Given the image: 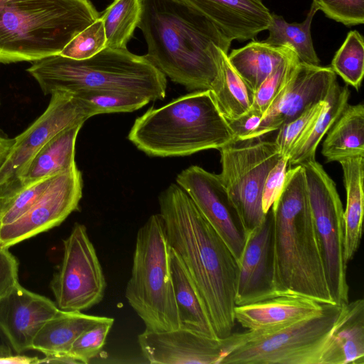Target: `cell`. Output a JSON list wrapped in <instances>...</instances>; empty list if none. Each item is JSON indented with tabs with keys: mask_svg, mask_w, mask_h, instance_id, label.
<instances>
[{
	"mask_svg": "<svg viewBox=\"0 0 364 364\" xmlns=\"http://www.w3.org/2000/svg\"><path fill=\"white\" fill-rule=\"evenodd\" d=\"M171 247L192 278L216 337L233 332L237 261L188 194L172 183L159 196Z\"/></svg>",
	"mask_w": 364,
	"mask_h": 364,
	"instance_id": "cell-1",
	"label": "cell"
},
{
	"mask_svg": "<svg viewBox=\"0 0 364 364\" xmlns=\"http://www.w3.org/2000/svg\"><path fill=\"white\" fill-rule=\"evenodd\" d=\"M138 28L146 58L166 77L194 92L210 90L232 41L177 0H141Z\"/></svg>",
	"mask_w": 364,
	"mask_h": 364,
	"instance_id": "cell-2",
	"label": "cell"
},
{
	"mask_svg": "<svg viewBox=\"0 0 364 364\" xmlns=\"http://www.w3.org/2000/svg\"><path fill=\"white\" fill-rule=\"evenodd\" d=\"M269 210L276 296H300L334 304L301 165L287 171L282 191Z\"/></svg>",
	"mask_w": 364,
	"mask_h": 364,
	"instance_id": "cell-3",
	"label": "cell"
},
{
	"mask_svg": "<svg viewBox=\"0 0 364 364\" xmlns=\"http://www.w3.org/2000/svg\"><path fill=\"white\" fill-rule=\"evenodd\" d=\"M27 72L45 95L55 91L77 95L110 90L156 101L163 100L166 92V77L144 55L134 54L127 48H105L85 60L53 55L33 62Z\"/></svg>",
	"mask_w": 364,
	"mask_h": 364,
	"instance_id": "cell-4",
	"label": "cell"
},
{
	"mask_svg": "<svg viewBox=\"0 0 364 364\" xmlns=\"http://www.w3.org/2000/svg\"><path fill=\"white\" fill-rule=\"evenodd\" d=\"M129 140L149 156H183L234 139L210 90L191 92L136 118Z\"/></svg>",
	"mask_w": 364,
	"mask_h": 364,
	"instance_id": "cell-5",
	"label": "cell"
},
{
	"mask_svg": "<svg viewBox=\"0 0 364 364\" xmlns=\"http://www.w3.org/2000/svg\"><path fill=\"white\" fill-rule=\"evenodd\" d=\"M100 16L89 0H0V63L59 54Z\"/></svg>",
	"mask_w": 364,
	"mask_h": 364,
	"instance_id": "cell-6",
	"label": "cell"
},
{
	"mask_svg": "<svg viewBox=\"0 0 364 364\" xmlns=\"http://www.w3.org/2000/svg\"><path fill=\"white\" fill-rule=\"evenodd\" d=\"M347 304H324L321 312L266 332L232 333L222 339L220 364H323Z\"/></svg>",
	"mask_w": 364,
	"mask_h": 364,
	"instance_id": "cell-7",
	"label": "cell"
},
{
	"mask_svg": "<svg viewBox=\"0 0 364 364\" xmlns=\"http://www.w3.org/2000/svg\"><path fill=\"white\" fill-rule=\"evenodd\" d=\"M171 246L160 213L139 229L125 297L147 330L180 328L170 267Z\"/></svg>",
	"mask_w": 364,
	"mask_h": 364,
	"instance_id": "cell-8",
	"label": "cell"
},
{
	"mask_svg": "<svg viewBox=\"0 0 364 364\" xmlns=\"http://www.w3.org/2000/svg\"><path fill=\"white\" fill-rule=\"evenodd\" d=\"M219 151L222 169L218 176L246 237L266 217L262 208L264 183L282 156L274 141L262 136L234 139Z\"/></svg>",
	"mask_w": 364,
	"mask_h": 364,
	"instance_id": "cell-9",
	"label": "cell"
},
{
	"mask_svg": "<svg viewBox=\"0 0 364 364\" xmlns=\"http://www.w3.org/2000/svg\"><path fill=\"white\" fill-rule=\"evenodd\" d=\"M310 207L321 242L327 282L336 304L349 302L343 259V208L336 186L316 159L301 164Z\"/></svg>",
	"mask_w": 364,
	"mask_h": 364,
	"instance_id": "cell-10",
	"label": "cell"
},
{
	"mask_svg": "<svg viewBox=\"0 0 364 364\" xmlns=\"http://www.w3.org/2000/svg\"><path fill=\"white\" fill-rule=\"evenodd\" d=\"M63 242V259L50 284L55 304L63 311L87 310L102 300L106 288L95 248L78 223Z\"/></svg>",
	"mask_w": 364,
	"mask_h": 364,
	"instance_id": "cell-11",
	"label": "cell"
},
{
	"mask_svg": "<svg viewBox=\"0 0 364 364\" xmlns=\"http://www.w3.org/2000/svg\"><path fill=\"white\" fill-rule=\"evenodd\" d=\"M100 114L91 102L66 91H55L45 111L22 133L14 138L0 167V184L16 176L48 141L63 130Z\"/></svg>",
	"mask_w": 364,
	"mask_h": 364,
	"instance_id": "cell-12",
	"label": "cell"
},
{
	"mask_svg": "<svg viewBox=\"0 0 364 364\" xmlns=\"http://www.w3.org/2000/svg\"><path fill=\"white\" fill-rule=\"evenodd\" d=\"M82 173L77 165L57 175L48 188L20 218L0 226V247L9 248L60 225L79 208Z\"/></svg>",
	"mask_w": 364,
	"mask_h": 364,
	"instance_id": "cell-13",
	"label": "cell"
},
{
	"mask_svg": "<svg viewBox=\"0 0 364 364\" xmlns=\"http://www.w3.org/2000/svg\"><path fill=\"white\" fill-rule=\"evenodd\" d=\"M176 180L237 261L245 245V235L219 176L198 166H191L178 173Z\"/></svg>",
	"mask_w": 364,
	"mask_h": 364,
	"instance_id": "cell-14",
	"label": "cell"
},
{
	"mask_svg": "<svg viewBox=\"0 0 364 364\" xmlns=\"http://www.w3.org/2000/svg\"><path fill=\"white\" fill-rule=\"evenodd\" d=\"M336 81V75L331 67L312 65L299 61L251 137H263L278 130L312 105L324 101Z\"/></svg>",
	"mask_w": 364,
	"mask_h": 364,
	"instance_id": "cell-15",
	"label": "cell"
},
{
	"mask_svg": "<svg viewBox=\"0 0 364 364\" xmlns=\"http://www.w3.org/2000/svg\"><path fill=\"white\" fill-rule=\"evenodd\" d=\"M237 264L236 306L262 301L277 296L273 282L270 210L262 223L246 235Z\"/></svg>",
	"mask_w": 364,
	"mask_h": 364,
	"instance_id": "cell-16",
	"label": "cell"
},
{
	"mask_svg": "<svg viewBox=\"0 0 364 364\" xmlns=\"http://www.w3.org/2000/svg\"><path fill=\"white\" fill-rule=\"evenodd\" d=\"M58 309L50 299L18 282L0 299V336L17 354L31 350L38 331Z\"/></svg>",
	"mask_w": 364,
	"mask_h": 364,
	"instance_id": "cell-17",
	"label": "cell"
},
{
	"mask_svg": "<svg viewBox=\"0 0 364 364\" xmlns=\"http://www.w3.org/2000/svg\"><path fill=\"white\" fill-rule=\"evenodd\" d=\"M144 357L153 364H220L223 343L183 328L156 332L145 329L138 336Z\"/></svg>",
	"mask_w": 364,
	"mask_h": 364,
	"instance_id": "cell-18",
	"label": "cell"
},
{
	"mask_svg": "<svg viewBox=\"0 0 364 364\" xmlns=\"http://www.w3.org/2000/svg\"><path fill=\"white\" fill-rule=\"evenodd\" d=\"M203 16L232 41L253 40L272 16L262 0H177Z\"/></svg>",
	"mask_w": 364,
	"mask_h": 364,
	"instance_id": "cell-19",
	"label": "cell"
},
{
	"mask_svg": "<svg viewBox=\"0 0 364 364\" xmlns=\"http://www.w3.org/2000/svg\"><path fill=\"white\" fill-rule=\"evenodd\" d=\"M324 304L294 295H280L234 310L235 322L248 331L279 329L321 312Z\"/></svg>",
	"mask_w": 364,
	"mask_h": 364,
	"instance_id": "cell-20",
	"label": "cell"
},
{
	"mask_svg": "<svg viewBox=\"0 0 364 364\" xmlns=\"http://www.w3.org/2000/svg\"><path fill=\"white\" fill-rule=\"evenodd\" d=\"M170 267L180 328L219 340L196 286L181 259L171 247Z\"/></svg>",
	"mask_w": 364,
	"mask_h": 364,
	"instance_id": "cell-21",
	"label": "cell"
},
{
	"mask_svg": "<svg viewBox=\"0 0 364 364\" xmlns=\"http://www.w3.org/2000/svg\"><path fill=\"white\" fill-rule=\"evenodd\" d=\"M343 170L346 191L343 210V259L348 264L360 245L363 218L364 156L349 157L338 161Z\"/></svg>",
	"mask_w": 364,
	"mask_h": 364,
	"instance_id": "cell-22",
	"label": "cell"
},
{
	"mask_svg": "<svg viewBox=\"0 0 364 364\" xmlns=\"http://www.w3.org/2000/svg\"><path fill=\"white\" fill-rule=\"evenodd\" d=\"M82 125L67 128L54 136L40 148L14 176H18L26 181H33L70 170L76 166L75 142Z\"/></svg>",
	"mask_w": 364,
	"mask_h": 364,
	"instance_id": "cell-23",
	"label": "cell"
},
{
	"mask_svg": "<svg viewBox=\"0 0 364 364\" xmlns=\"http://www.w3.org/2000/svg\"><path fill=\"white\" fill-rule=\"evenodd\" d=\"M105 318L78 311L58 309L38 331L31 349L41 352L45 356L68 354L73 343L82 332Z\"/></svg>",
	"mask_w": 364,
	"mask_h": 364,
	"instance_id": "cell-24",
	"label": "cell"
},
{
	"mask_svg": "<svg viewBox=\"0 0 364 364\" xmlns=\"http://www.w3.org/2000/svg\"><path fill=\"white\" fill-rule=\"evenodd\" d=\"M294 51L288 46H274L252 41L228 55L229 61L254 92L275 68Z\"/></svg>",
	"mask_w": 364,
	"mask_h": 364,
	"instance_id": "cell-25",
	"label": "cell"
},
{
	"mask_svg": "<svg viewBox=\"0 0 364 364\" xmlns=\"http://www.w3.org/2000/svg\"><path fill=\"white\" fill-rule=\"evenodd\" d=\"M321 153L328 162L364 156V107L347 105L326 133Z\"/></svg>",
	"mask_w": 364,
	"mask_h": 364,
	"instance_id": "cell-26",
	"label": "cell"
},
{
	"mask_svg": "<svg viewBox=\"0 0 364 364\" xmlns=\"http://www.w3.org/2000/svg\"><path fill=\"white\" fill-rule=\"evenodd\" d=\"M350 90L336 81L331 87L319 115L297 142L289 156V167L315 159L317 146L348 105Z\"/></svg>",
	"mask_w": 364,
	"mask_h": 364,
	"instance_id": "cell-27",
	"label": "cell"
},
{
	"mask_svg": "<svg viewBox=\"0 0 364 364\" xmlns=\"http://www.w3.org/2000/svg\"><path fill=\"white\" fill-rule=\"evenodd\" d=\"M364 363V301L348 302L346 317L333 335L323 364Z\"/></svg>",
	"mask_w": 364,
	"mask_h": 364,
	"instance_id": "cell-28",
	"label": "cell"
},
{
	"mask_svg": "<svg viewBox=\"0 0 364 364\" xmlns=\"http://www.w3.org/2000/svg\"><path fill=\"white\" fill-rule=\"evenodd\" d=\"M222 50V63L210 90L223 115L235 119L247 112L253 103L254 92L250 89Z\"/></svg>",
	"mask_w": 364,
	"mask_h": 364,
	"instance_id": "cell-29",
	"label": "cell"
},
{
	"mask_svg": "<svg viewBox=\"0 0 364 364\" xmlns=\"http://www.w3.org/2000/svg\"><path fill=\"white\" fill-rule=\"evenodd\" d=\"M316 10L311 6L305 20L289 23L282 16L272 13V21L264 43L274 46H288L293 49L300 62L320 65L311 35V25Z\"/></svg>",
	"mask_w": 364,
	"mask_h": 364,
	"instance_id": "cell-30",
	"label": "cell"
},
{
	"mask_svg": "<svg viewBox=\"0 0 364 364\" xmlns=\"http://www.w3.org/2000/svg\"><path fill=\"white\" fill-rule=\"evenodd\" d=\"M56 176L33 181L14 176L1 183L0 226L11 223L23 215L48 188Z\"/></svg>",
	"mask_w": 364,
	"mask_h": 364,
	"instance_id": "cell-31",
	"label": "cell"
},
{
	"mask_svg": "<svg viewBox=\"0 0 364 364\" xmlns=\"http://www.w3.org/2000/svg\"><path fill=\"white\" fill-rule=\"evenodd\" d=\"M141 16V0H113L100 16L106 36V48H127Z\"/></svg>",
	"mask_w": 364,
	"mask_h": 364,
	"instance_id": "cell-32",
	"label": "cell"
},
{
	"mask_svg": "<svg viewBox=\"0 0 364 364\" xmlns=\"http://www.w3.org/2000/svg\"><path fill=\"white\" fill-rule=\"evenodd\" d=\"M331 68L346 84L360 88L364 74V41L358 31L348 32L333 56Z\"/></svg>",
	"mask_w": 364,
	"mask_h": 364,
	"instance_id": "cell-33",
	"label": "cell"
},
{
	"mask_svg": "<svg viewBox=\"0 0 364 364\" xmlns=\"http://www.w3.org/2000/svg\"><path fill=\"white\" fill-rule=\"evenodd\" d=\"M299 60L294 52L279 64L254 92L253 103L250 109L262 115L285 86Z\"/></svg>",
	"mask_w": 364,
	"mask_h": 364,
	"instance_id": "cell-34",
	"label": "cell"
},
{
	"mask_svg": "<svg viewBox=\"0 0 364 364\" xmlns=\"http://www.w3.org/2000/svg\"><path fill=\"white\" fill-rule=\"evenodd\" d=\"M73 95L95 105L100 114L133 112L150 102L148 98L134 93L110 90L86 91Z\"/></svg>",
	"mask_w": 364,
	"mask_h": 364,
	"instance_id": "cell-35",
	"label": "cell"
},
{
	"mask_svg": "<svg viewBox=\"0 0 364 364\" xmlns=\"http://www.w3.org/2000/svg\"><path fill=\"white\" fill-rule=\"evenodd\" d=\"M106 48V36L100 16L74 36L59 55L75 59L90 58Z\"/></svg>",
	"mask_w": 364,
	"mask_h": 364,
	"instance_id": "cell-36",
	"label": "cell"
},
{
	"mask_svg": "<svg viewBox=\"0 0 364 364\" xmlns=\"http://www.w3.org/2000/svg\"><path fill=\"white\" fill-rule=\"evenodd\" d=\"M114 318L106 317L82 332L73 343L68 354L78 363H89L102 349Z\"/></svg>",
	"mask_w": 364,
	"mask_h": 364,
	"instance_id": "cell-37",
	"label": "cell"
},
{
	"mask_svg": "<svg viewBox=\"0 0 364 364\" xmlns=\"http://www.w3.org/2000/svg\"><path fill=\"white\" fill-rule=\"evenodd\" d=\"M324 104L325 100L312 105L295 119L278 129L274 142L282 156L289 158L291 151L310 129Z\"/></svg>",
	"mask_w": 364,
	"mask_h": 364,
	"instance_id": "cell-38",
	"label": "cell"
},
{
	"mask_svg": "<svg viewBox=\"0 0 364 364\" xmlns=\"http://www.w3.org/2000/svg\"><path fill=\"white\" fill-rule=\"evenodd\" d=\"M311 6L346 26L364 23V0H312Z\"/></svg>",
	"mask_w": 364,
	"mask_h": 364,
	"instance_id": "cell-39",
	"label": "cell"
},
{
	"mask_svg": "<svg viewBox=\"0 0 364 364\" xmlns=\"http://www.w3.org/2000/svg\"><path fill=\"white\" fill-rule=\"evenodd\" d=\"M289 158L282 156L269 171L263 186L262 208L267 214L280 195L285 181Z\"/></svg>",
	"mask_w": 364,
	"mask_h": 364,
	"instance_id": "cell-40",
	"label": "cell"
},
{
	"mask_svg": "<svg viewBox=\"0 0 364 364\" xmlns=\"http://www.w3.org/2000/svg\"><path fill=\"white\" fill-rule=\"evenodd\" d=\"M18 283V262L9 251L0 247V299Z\"/></svg>",
	"mask_w": 364,
	"mask_h": 364,
	"instance_id": "cell-41",
	"label": "cell"
},
{
	"mask_svg": "<svg viewBox=\"0 0 364 364\" xmlns=\"http://www.w3.org/2000/svg\"><path fill=\"white\" fill-rule=\"evenodd\" d=\"M263 115L255 109H250L247 112L235 119L228 120L233 133L234 139L250 138L260 124Z\"/></svg>",
	"mask_w": 364,
	"mask_h": 364,
	"instance_id": "cell-42",
	"label": "cell"
},
{
	"mask_svg": "<svg viewBox=\"0 0 364 364\" xmlns=\"http://www.w3.org/2000/svg\"><path fill=\"white\" fill-rule=\"evenodd\" d=\"M39 358L25 355H9L0 357V364H37Z\"/></svg>",
	"mask_w": 364,
	"mask_h": 364,
	"instance_id": "cell-43",
	"label": "cell"
},
{
	"mask_svg": "<svg viewBox=\"0 0 364 364\" xmlns=\"http://www.w3.org/2000/svg\"><path fill=\"white\" fill-rule=\"evenodd\" d=\"M38 363H78L68 354L45 356L39 358Z\"/></svg>",
	"mask_w": 364,
	"mask_h": 364,
	"instance_id": "cell-44",
	"label": "cell"
},
{
	"mask_svg": "<svg viewBox=\"0 0 364 364\" xmlns=\"http://www.w3.org/2000/svg\"><path fill=\"white\" fill-rule=\"evenodd\" d=\"M14 142V138H9L0 134V167L4 162Z\"/></svg>",
	"mask_w": 364,
	"mask_h": 364,
	"instance_id": "cell-45",
	"label": "cell"
},
{
	"mask_svg": "<svg viewBox=\"0 0 364 364\" xmlns=\"http://www.w3.org/2000/svg\"><path fill=\"white\" fill-rule=\"evenodd\" d=\"M11 355V350L8 346H0V357Z\"/></svg>",
	"mask_w": 364,
	"mask_h": 364,
	"instance_id": "cell-46",
	"label": "cell"
}]
</instances>
